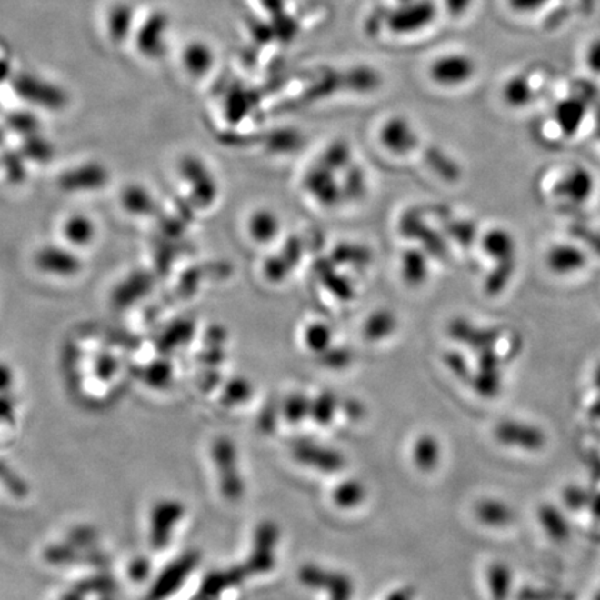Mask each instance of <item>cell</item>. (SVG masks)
<instances>
[{
    "instance_id": "cell-31",
    "label": "cell",
    "mask_w": 600,
    "mask_h": 600,
    "mask_svg": "<svg viewBox=\"0 0 600 600\" xmlns=\"http://www.w3.org/2000/svg\"><path fill=\"white\" fill-rule=\"evenodd\" d=\"M252 395V386L246 380H234L225 389V402L230 405L244 404Z\"/></svg>"
},
{
    "instance_id": "cell-29",
    "label": "cell",
    "mask_w": 600,
    "mask_h": 600,
    "mask_svg": "<svg viewBox=\"0 0 600 600\" xmlns=\"http://www.w3.org/2000/svg\"><path fill=\"white\" fill-rule=\"evenodd\" d=\"M21 154L25 159H31L34 162H47L54 157V145L47 142L46 139L38 138V134H34V135L27 136Z\"/></svg>"
},
{
    "instance_id": "cell-27",
    "label": "cell",
    "mask_w": 600,
    "mask_h": 600,
    "mask_svg": "<svg viewBox=\"0 0 600 600\" xmlns=\"http://www.w3.org/2000/svg\"><path fill=\"white\" fill-rule=\"evenodd\" d=\"M539 520H541L542 527L552 538L565 539L568 535L567 521L565 520L559 510L550 506L542 507L539 512Z\"/></svg>"
},
{
    "instance_id": "cell-22",
    "label": "cell",
    "mask_w": 600,
    "mask_h": 600,
    "mask_svg": "<svg viewBox=\"0 0 600 600\" xmlns=\"http://www.w3.org/2000/svg\"><path fill=\"white\" fill-rule=\"evenodd\" d=\"M213 56L206 44H191L184 52V68L192 75H205L212 68Z\"/></svg>"
},
{
    "instance_id": "cell-42",
    "label": "cell",
    "mask_w": 600,
    "mask_h": 600,
    "mask_svg": "<svg viewBox=\"0 0 600 600\" xmlns=\"http://www.w3.org/2000/svg\"><path fill=\"white\" fill-rule=\"evenodd\" d=\"M595 381H596V385L600 388V365L597 367L596 374H595Z\"/></svg>"
},
{
    "instance_id": "cell-21",
    "label": "cell",
    "mask_w": 600,
    "mask_h": 600,
    "mask_svg": "<svg viewBox=\"0 0 600 600\" xmlns=\"http://www.w3.org/2000/svg\"><path fill=\"white\" fill-rule=\"evenodd\" d=\"M413 460L418 470L424 473L435 470L441 460V446L436 438L431 435L420 436L413 447Z\"/></svg>"
},
{
    "instance_id": "cell-4",
    "label": "cell",
    "mask_w": 600,
    "mask_h": 600,
    "mask_svg": "<svg viewBox=\"0 0 600 600\" xmlns=\"http://www.w3.org/2000/svg\"><path fill=\"white\" fill-rule=\"evenodd\" d=\"M180 174L191 191L192 199L202 207L215 204L218 186L212 171L199 157L186 156L181 160Z\"/></svg>"
},
{
    "instance_id": "cell-14",
    "label": "cell",
    "mask_w": 600,
    "mask_h": 600,
    "mask_svg": "<svg viewBox=\"0 0 600 600\" xmlns=\"http://www.w3.org/2000/svg\"><path fill=\"white\" fill-rule=\"evenodd\" d=\"M381 141L395 154H407L417 145V135L409 121L404 117H394L386 121L381 130Z\"/></svg>"
},
{
    "instance_id": "cell-7",
    "label": "cell",
    "mask_w": 600,
    "mask_h": 600,
    "mask_svg": "<svg viewBox=\"0 0 600 600\" xmlns=\"http://www.w3.org/2000/svg\"><path fill=\"white\" fill-rule=\"evenodd\" d=\"M215 460L220 471L221 492L230 500H236L244 494V484L238 473V460L234 445L227 439H220L215 445Z\"/></svg>"
},
{
    "instance_id": "cell-30",
    "label": "cell",
    "mask_w": 600,
    "mask_h": 600,
    "mask_svg": "<svg viewBox=\"0 0 600 600\" xmlns=\"http://www.w3.org/2000/svg\"><path fill=\"white\" fill-rule=\"evenodd\" d=\"M331 333L324 324H315L307 328L305 334V342L310 350L318 354V352H325L330 346Z\"/></svg>"
},
{
    "instance_id": "cell-19",
    "label": "cell",
    "mask_w": 600,
    "mask_h": 600,
    "mask_svg": "<svg viewBox=\"0 0 600 600\" xmlns=\"http://www.w3.org/2000/svg\"><path fill=\"white\" fill-rule=\"evenodd\" d=\"M247 231L255 242L273 241L280 231V221L271 210H256L247 221Z\"/></svg>"
},
{
    "instance_id": "cell-3",
    "label": "cell",
    "mask_w": 600,
    "mask_h": 600,
    "mask_svg": "<svg viewBox=\"0 0 600 600\" xmlns=\"http://www.w3.org/2000/svg\"><path fill=\"white\" fill-rule=\"evenodd\" d=\"M110 180V171L99 162H84L60 175L59 186L68 194H91L102 191Z\"/></svg>"
},
{
    "instance_id": "cell-6",
    "label": "cell",
    "mask_w": 600,
    "mask_h": 600,
    "mask_svg": "<svg viewBox=\"0 0 600 600\" xmlns=\"http://www.w3.org/2000/svg\"><path fill=\"white\" fill-rule=\"evenodd\" d=\"M299 581L313 589H327L330 600H350L354 584L345 574L307 565L299 570Z\"/></svg>"
},
{
    "instance_id": "cell-36",
    "label": "cell",
    "mask_w": 600,
    "mask_h": 600,
    "mask_svg": "<svg viewBox=\"0 0 600 600\" xmlns=\"http://www.w3.org/2000/svg\"><path fill=\"white\" fill-rule=\"evenodd\" d=\"M474 0H445L447 12L454 17H460L470 10Z\"/></svg>"
},
{
    "instance_id": "cell-23",
    "label": "cell",
    "mask_w": 600,
    "mask_h": 600,
    "mask_svg": "<svg viewBox=\"0 0 600 600\" xmlns=\"http://www.w3.org/2000/svg\"><path fill=\"white\" fill-rule=\"evenodd\" d=\"M504 99L510 107L521 109L528 106L534 99V89L524 75H515L504 86Z\"/></svg>"
},
{
    "instance_id": "cell-43",
    "label": "cell",
    "mask_w": 600,
    "mask_h": 600,
    "mask_svg": "<svg viewBox=\"0 0 600 600\" xmlns=\"http://www.w3.org/2000/svg\"><path fill=\"white\" fill-rule=\"evenodd\" d=\"M4 139H5L4 133H2V130H0V146H2V144H4Z\"/></svg>"
},
{
    "instance_id": "cell-20",
    "label": "cell",
    "mask_w": 600,
    "mask_h": 600,
    "mask_svg": "<svg viewBox=\"0 0 600 600\" xmlns=\"http://www.w3.org/2000/svg\"><path fill=\"white\" fill-rule=\"evenodd\" d=\"M480 368V375L474 378V386L483 396H495L500 388V374L496 356L491 352L484 354L481 357Z\"/></svg>"
},
{
    "instance_id": "cell-10",
    "label": "cell",
    "mask_w": 600,
    "mask_h": 600,
    "mask_svg": "<svg viewBox=\"0 0 600 600\" xmlns=\"http://www.w3.org/2000/svg\"><path fill=\"white\" fill-rule=\"evenodd\" d=\"M280 538V530L273 521H265L255 534V547L245 570L249 573L263 574L273 570L275 565L274 547Z\"/></svg>"
},
{
    "instance_id": "cell-1",
    "label": "cell",
    "mask_w": 600,
    "mask_h": 600,
    "mask_svg": "<svg viewBox=\"0 0 600 600\" xmlns=\"http://www.w3.org/2000/svg\"><path fill=\"white\" fill-rule=\"evenodd\" d=\"M34 265L46 277L68 280L77 277L83 270L84 263L77 249L67 244H44L35 250Z\"/></svg>"
},
{
    "instance_id": "cell-13",
    "label": "cell",
    "mask_w": 600,
    "mask_h": 600,
    "mask_svg": "<svg viewBox=\"0 0 600 600\" xmlns=\"http://www.w3.org/2000/svg\"><path fill=\"white\" fill-rule=\"evenodd\" d=\"M495 438L506 446L520 447L525 450H539L544 447L545 435L528 424L505 421L495 428Z\"/></svg>"
},
{
    "instance_id": "cell-18",
    "label": "cell",
    "mask_w": 600,
    "mask_h": 600,
    "mask_svg": "<svg viewBox=\"0 0 600 600\" xmlns=\"http://www.w3.org/2000/svg\"><path fill=\"white\" fill-rule=\"evenodd\" d=\"M484 249L489 256L496 259L500 263L515 262V252L517 245L512 234L506 230L496 228L489 231L484 238Z\"/></svg>"
},
{
    "instance_id": "cell-9",
    "label": "cell",
    "mask_w": 600,
    "mask_h": 600,
    "mask_svg": "<svg viewBox=\"0 0 600 600\" xmlns=\"http://www.w3.org/2000/svg\"><path fill=\"white\" fill-rule=\"evenodd\" d=\"M594 174L584 167V165H575L565 171V175L560 177L555 185V194L557 197H563L565 202L573 205H584L591 200L595 194Z\"/></svg>"
},
{
    "instance_id": "cell-32",
    "label": "cell",
    "mask_w": 600,
    "mask_h": 600,
    "mask_svg": "<svg viewBox=\"0 0 600 600\" xmlns=\"http://www.w3.org/2000/svg\"><path fill=\"white\" fill-rule=\"evenodd\" d=\"M584 62L592 73L600 75V36L592 39L584 50Z\"/></svg>"
},
{
    "instance_id": "cell-24",
    "label": "cell",
    "mask_w": 600,
    "mask_h": 600,
    "mask_svg": "<svg viewBox=\"0 0 600 600\" xmlns=\"http://www.w3.org/2000/svg\"><path fill=\"white\" fill-rule=\"evenodd\" d=\"M365 494L367 492L360 481L347 480L334 489L333 497L336 506L342 507V509H352L362 504Z\"/></svg>"
},
{
    "instance_id": "cell-15",
    "label": "cell",
    "mask_w": 600,
    "mask_h": 600,
    "mask_svg": "<svg viewBox=\"0 0 600 600\" xmlns=\"http://www.w3.org/2000/svg\"><path fill=\"white\" fill-rule=\"evenodd\" d=\"M120 205L128 215L147 217L156 210V197L146 186L131 184L121 191Z\"/></svg>"
},
{
    "instance_id": "cell-2",
    "label": "cell",
    "mask_w": 600,
    "mask_h": 600,
    "mask_svg": "<svg viewBox=\"0 0 600 600\" xmlns=\"http://www.w3.org/2000/svg\"><path fill=\"white\" fill-rule=\"evenodd\" d=\"M477 65L465 54H447L436 57L428 68V75L436 85L445 88L462 86L473 80Z\"/></svg>"
},
{
    "instance_id": "cell-28",
    "label": "cell",
    "mask_w": 600,
    "mask_h": 600,
    "mask_svg": "<svg viewBox=\"0 0 600 600\" xmlns=\"http://www.w3.org/2000/svg\"><path fill=\"white\" fill-rule=\"evenodd\" d=\"M312 410V400L302 394H294L285 400L283 406V415L289 424H299Z\"/></svg>"
},
{
    "instance_id": "cell-39",
    "label": "cell",
    "mask_w": 600,
    "mask_h": 600,
    "mask_svg": "<svg viewBox=\"0 0 600 600\" xmlns=\"http://www.w3.org/2000/svg\"><path fill=\"white\" fill-rule=\"evenodd\" d=\"M415 599V589L410 586H404V588L396 589L392 592L385 600H413Z\"/></svg>"
},
{
    "instance_id": "cell-34",
    "label": "cell",
    "mask_w": 600,
    "mask_h": 600,
    "mask_svg": "<svg viewBox=\"0 0 600 600\" xmlns=\"http://www.w3.org/2000/svg\"><path fill=\"white\" fill-rule=\"evenodd\" d=\"M446 362L450 370L454 371L457 377L462 378V380H468L467 377H470V371L465 367V360L460 357V355H449L446 357Z\"/></svg>"
},
{
    "instance_id": "cell-17",
    "label": "cell",
    "mask_w": 600,
    "mask_h": 600,
    "mask_svg": "<svg viewBox=\"0 0 600 600\" xmlns=\"http://www.w3.org/2000/svg\"><path fill=\"white\" fill-rule=\"evenodd\" d=\"M474 513L481 524L492 528L506 527L515 518L513 510L506 504L495 499L481 500Z\"/></svg>"
},
{
    "instance_id": "cell-12",
    "label": "cell",
    "mask_w": 600,
    "mask_h": 600,
    "mask_svg": "<svg viewBox=\"0 0 600 600\" xmlns=\"http://www.w3.org/2000/svg\"><path fill=\"white\" fill-rule=\"evenodd\" d=\"M96 221L83 212H74L65 215L60 225L63 242L74 249H84L91 246L97 238Z\"/></svg>"
},
{
    "instance_id": "cell-38",
    "label": "cell",
    "mask_w": 600,
    "mask_h": 600,
    "mask_svg": "<svg viewBox=\"0 0 600 600\" xmlns=\"http://www.w3.org/2000/svg\"><path fill=\"white\" fill-rule=\"evenodd\" d=\"M13 384H15V371L5 363H0V392L4 394L13 386Z\"/></svg>"
},
{
    "instance_id": "cell-25",
    "label": "cell",
    "mask_w": 600,
    "mask_h": 600,
    "mask_svg": "<svg viewBox=\"0 0 600 600\" xmlns=\"http://www.w3.org/2000/svg\"><path fill=\"white\" fill-rule=\"evenodd\" d=\"M489 589L495 600H505L512 585V571L504 563H494L488 568Z\"/></svg>"
},
{
    "instance_id": "cell-26",
    "label": "cell",
    "mask_w": 600,
    "mask_h": 600,
    "mask_svg": "<svg viewBox=\"0 0 600 600\" xmlns=\"http://www.w3.org/2000/svg\"><path fill=\"white\" fill-rule=\"evenodd\" d=\"M336 406H338V400H336L335 395L331 394V392H324L320 396L312 400L310 415H312L313 420L318 425L325 427V425H328L333 421L334 415H335Z\"/></svg>"
},
{
    "instance_id": "cell-41",
    "label": "cell",
    "mask_w": 600,
    "mask_h": 600,
    "mask_svg": "<svg viewBox=\"0 0 600 600\" xmlns=\"http://www.w3.org/2000/svg\"><path fill=\"white\" fill-rule=\"evenodd\" d=\"M592 510H594L595 515L600 518V496L592 502Z\"/></svg>"
},
{
    "instance_id": "cell-11",
    "label": "cell",
    "mask_w": 600,
    "mask_h": 600,
    "mask_svg": "<svg viewBox=\"0 0 600 600\" xmlns=\"http://www.w3.org/2000/svg\"><path fill=\"white\" fill-rule=\"evenodd\" d=\"M545 263L557 277H568L580 273L588 265V256L578 245L559 242L547 249Z\"/></svg>"
},
{
    "instance_id": "cell-5",
    "label": "cell",
    "mask_w": 600,
    "mask_h": 600,
    "mask_svg": "<svg viewBox=\"0 0 600 600\" xmlns=\"http://www.w3.org/2000/svg\"><path fill=\"white\" fill-rule=\"evenodd\" d=\"M436 17V7L431 0H410L389 15V30L397 35H409L427 28Z\"/></svg>"
},
{
    "instance_id": "cell-33",
    "label": "cell",
    "mask_w": 600,
    "mask_h": 600,
    "mask_svg": "<svg viewBox=\"0 0 600 600\" xmlns=\"http://www.w3.org/2000/svg\"><path fill=\"white\" fill-rule=\"evenodd\" d=\"M352 360V355L347 350L338 349L325 352L323 356V365L330 368H345Z\"/></svg>"
},
{
    "instance_id": "cell-35",
    "label": "cell",
    "mask_w": 600,
    "mask_h": 600,
    "mask_svg": "<svg viewBox=\"0 0 600 600\" xmlns=\"http://www.w3.org/2000/svg\"><path fill=\"white\" fill-rule=\"evenodd\" d=\"M277 410V407L274 406V405H268V406L263 410L262 415H260V427H262L263 430L267 431V433H270V431H273L274 427H275V421H277L278 413Z\"/></svg>"
},
{
    "instance_id": "cell-37",
    "label": "cell",
    "mask_w": 600,
    "mask_h": 600,
    "mask_svg": "<svg viewBox=\"0 0 600 600\" xmlns=\"http://www.w3.org/2000/svg\"><path fill=\"white\" fill-rule=\"evenodd\" d=\"M513 9L521 13H531L544 6L546 0H509Z\"/></svg>"
},
{
    "instance_id": "cell-16",
    "label": "cell",
    "mask_w": 600,
    "mask_h": 600,
    "mask_svg": "<svg viewBox=\"0 0 600 600\" xmlns=\"http://www.w3.org/2000/svg\"><path fill=\"white\" fill-rule=\"evenodd\" d=\"M586 107L580 99H565L555 110V121L563 135L571 138L577 135L585 120Z\"/></svg>"
},
{
    "instance_id": "cell-8",
    "label": "cell",
    "mask_w": 600,
    "mask_h": 600,
    "mask_svg": "<svg viewBox=\"0 0 600 600\" xmlns=\"http://www.w3.org/2000/svg\"><path fill=\"white\" fill-rule=\"evenodd\" d=\"M292 455L302 465H309L323 473H338L345 467V457L338 450L321 446L313 441L300 439L295 442L292 445Z\"/></svg>"
},
{
    "instance_id": "cell-40",
    "label": "cell",
    "mask_w": 600,
    "mask_h": 600,
    "mask_svg": "<svg viewBox=\"0 0 600 600\" xmlns=\"http://www.w3.org/2000/svg\"><path fill=\"white\" fill-rule=\"evenodd\" d=\"M346 407L350 417L359 418L363 415V409L357 402H347Z\"/></svg>"
}]
</instances>
